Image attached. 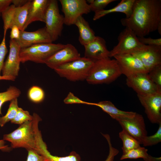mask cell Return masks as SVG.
Masks as SVG:
<instances>
[{"instance_id": "d590c367", "label": "cell", "mask_w": 161, "mask_h": 161, "mask_svg": "<svg viewBox=\"0 0 161 161\" xmlns=\"http://www.w3.org/2000/svg\"><path fill=\"white\" fill-rule=\"evenodd\" d=\"M27 151L28 154L26 161H44L43 157L35 150Z\"/></svg>"}, {"instance_id": "8fae6325", "label": "cell", "mask_w": 161, "mask_h": 161, "mask_svg": "<svg viewBox=\"0 0 161 161\" xmlns=\"http://www.w3.org/2000/svg\"><path fill=\"white\" fill-rule=\"evenodd\" d=\"M113 57L117 61L122 74L126 77L148 72L141 61L131 54L117 55Z\"/></svg>"}, {"instance_id": "52a82bcc", "label": "cell", "mask_w": 161, "mask_h": 161, "mask_svg": "<svg viewBox=\"0 0 161 161\" xmlns=\"http://www.w3.org/2000/svg\"><path fill=\"white\" fill-rule=\"evenodd\" d=\"M32 0L25 5L16 7L13 5H10L1 13L3 22L4 32H7L8 29L13 26L17 27L21 31L24 30Z\"/></svg>"}, {"instance_id": "8992f818", "label": "cell", "mask_w": 161, "mask_h": 161, "mask_svg": "<svg viewBox=\"0 0 161 161\" xmlns=\"http://www.w3.org/2000/svg\"><path fill=\"white\" fill-rule=\"evenodd\" d=\"M117 39V44L110 51V58L117 55L133 54L140 50L145 45L140 42L131 29L126 27L120 33Z\"/></svg>"}, {"instance_id": "b9f144b4", "label": "cell", "mask_w": 161, "mask_h": 161, "mask_svg": "<svg viewBox=\"0 0 161 161\" xmlns=\"http://www.w3.org/2000/svg\"><path fill=\"white\" fill-rule=\"evenodd\" d=\"M1 16V13L0 12V17Z\"/></svg>"}, {"instance_id": "44dd1931", "label": "cell", "mask_w": 161, "mask_h": 161, "mask_svg": "<svg viewBox=\"0 0 161 161\" xmlns=\"http://www.w3.org/2000/svg\"><path fill=\"white\" fill-rule=\"evenodd\" d=\"M90 105L97 106L117 121L123 119L134 117L136 112H127L117 109L111 101L105 100L97 103H90Z\"/></svg>"}, {"instance_id": "2e32d148", "label": "cell", "mask_w": 161, "mask_h": 161, "mask_svg": "<svg viewBox=\"0 0 161 161\" xmlns=\"http://www.w3.org/2000/svg\"><path fill=\"white\" fill-rule=\"evenodd\" d=\"M126 84L137 94L145 95L160 91L150 78L148 73H140L126 77Z\"/></svg>"}, {"instance_id": "e0dca14e", "label": "cell", "mask_w": 161, "mask_h": 161, "mask_svg": "<svg viewBox=\"0 0 161 161\" xmlns=\"http://www.w3.org/2000/svg\"><path fill=\"white\" fill-rule=\"evenodd\" d=\"M80 57V53L75 46L72 44H68L51 56L45 64L54 70L60 66Z\"/></svg>"}, {"instance_id": "ab89813d", "label": "cell", "mask_w": 161, "mask_h": 161, "mask_svg": "<svg viewBox=\"0 0 161 161\" xmlns=\"http://www.w3.org/2000/svg\"><path fill=\"white\" fill-rule=\"evenodd\" d=\"M0 150L5 151L10 150V148L5 145V142L3 140H0Z\"/></svg>"}, {"instance_id": "5b68a950", "label": "cell", "mask_w": 161, "mask_h": 161, "mask_svg": "<svg viewBox=\"0 0 161 161\" xmlns=\"http://www.w3.org/2000/svg\"><path fill=\"white\" fill-rule=\"evenodd\" d=\"M65 44L52 43H41L21 48L20 52L21 63L31 61L37 63L44 64L57 51L63 48Z\"/></svg>"}, {"instance_id": "3957f363", "label": "cell", "mask_w": 161, "mask_h": 161, "mask_svg": "<svg viewBox=\"0 0 161 161\" xmlns=\"http://www.w3.org/2000/svg\"><path fill=\"white\" fill-rule=\"evenodd\" d=\"M32 116V120L20 125L11 132L4 134L3 140L10 142L13 148H22L27 150H34L36 145L35 124L40 117L35 113Z\"/></svg>"}, {"instance_id": "5bb4252c", "label": "cell", "mask_w": 161, "mask_h": 161, "mask_svg": "<svg viewBox=\"0 0 161 161\" xmlns=\"http://www.w3.org/2000/svg\"><path fill=\"white\" fill-rule=\"evenodd\" d=\"M9 52L2 69V75L16 78L18 75L21 63L20 52L21 48L17 41L10 39Z\"/></svg>"}, {"instance_id": "603a6c76", "label": "cell", "mask_w": 161, "mask_h": 161, "mask_svg": "<svg viewBox=\"0 0 161 161\" xmlns=\"http://www.w3.org/2000/svg\"><path fill=\"white\" fill-rule=\"evenodd\" d=\"M74 25L79 30V41L82 45L84 46L92 41L95 38V33L90 27L88 22L83 16L79 17Z\"/></svg>"}, {"instance_id": "f546056e", "label": "cell", "mask_w": 161, "mask_h": 161, "mask_svg": "<svg viewBox=\"0 0 161 161\" xmlns=\"http://www.w3.org/2000/svg\"><path fill=\"white\" fill-rule=\"evenodd\" d=\"M159 127L157 132L154 134L147 136L143 140L141 144L144 146L155 145L161 141V123L159 124Z\"/></svg>"}, {"instance_id": "7a4b0ae2", "label": "cell", "mask_w": 161, "mask_h": 161, "mask_svg": "<svg viewBox=\"0 0 161 161\" xmlns=\"http://www.w3.org/2000/svg\"><path fill=\"white\" fill-rule=\"evenodd\" d=\"M116 60L107 58L95 62L86 80L92 84L108 83L121 75Z\"/></svg>"}, {"instance_id": "8d00e7d4", "label": "cell", "mask_w": 161, "mask_h": 161, "mask_svg": "<svg viewBox=\"0 0 161 161\" xmlns=\"http://www.w3.org/2000/svg\"><path fill=\"white\" fill-rule=\"evenodd\" d=\"M10 37L11 40H18L20 37L21 30L16 26H13L11 28Z\"/></svg>"}, {"instance_id": "277c9868", "label": "cell", "mask_w": 161, "mask_h": 161, "mask_svg": "<svg viewBox=\"0 0 161 161\" xmlns=\"http://www.w3.org/2000/svg\"><path fill=\"white\" fill-rule=\"evenodd\" d=\"M94 62L84 57L58 67L54 70L61 77L73 82L86 80Z\"/></svg>"}, {"instance_id": "9c48e42d", "label": "cell", "mask_w": 161, "mask_h": 161, "mask_svg": "<svg viewBox=\"0 0 161 161\" xmlns=\"http://www.w3.org/2000/svg\"><path fill=\"white\" fill-rule=\"evenodd\" d=\"M64 13V24H74L78 18L91 11L89 5L86 0H60Z\"/></svg>"}, {"instance_id": "4316f807", "label": "cell", "mask_w": 161, "mask_h": 161, "mask_svg": "<svg viewBox=\"0 0 161 161\" xmlns=\"http://www.w3.org/2000/svg\"><path fill=\"white\" fill-rule=\"evenodd\" d=\"M17 98L10 101L6 114L0 118V126H4L7 122L11 121L16 116L19 108Z\"/></svg>"}, {"instance_id": "d4e9b609", "label": "cell", "mask_w": 161, "mask_h": 161, "mask_svg": "<svg viewBox=\"0 0 161 161\" xmlns=\"http://www.w3.org/2000/svg\"><path fill=\"white\" fill-rule=\"evenodd\" d=\"M119 136L123 142V145L121 148L123 154L140 146V143L123 129L119 133Z\"/></svg>"}, {"instance_id": "83f0119b", "label": "cell", "mask_w": 161, "mask_h": 161, "mask_svg": "<svg viewBox=\"0 0 161 161\" xmlns=\"http://www.w3.org/2000/svg\"><path fill=\"white\" fill-rule=\"evenodd\" d=\"M27 95L28 98L31 101L35 103L43 101L45 97L43 90L36 86H33L29 89Z\"/></svg>"}, {"instance_id": "ffe728a7", "label": "cell", "mask_w": 161, "mask_h": 161, "mask_svg": "<svg viewBox=\"0 0 161 161\" xmlns=\"http://www.w3.org/2000/svg\"><path fill=\"white\" fill-rule=\"evenodd\" d=\"M49 1L50 0H32L24 30L33 22L39 21L44 22L45 14Z\"/></svg>"}, {"instance_id": "30bf717a", "label": "cell", "mask_w": 161, "mask_h": 161, "mask_svg": "<svg viewBox=\"0 0 161 161\" xmlns=\"http://www.w3.org/2000/svg\"><path fill=\"white\" fill-rule=\"evenodd\" d=\"M137 96L150 121L153 124L161 123V91Z\"/></svg>"}, {"instance_id": "74e56055", "label": "cell", "mask_w": 161, "mask_h": 161, "mask_svg": "<svg viewBox=\"0 0 161 161\" xmlns=\"http://www.w3.org/2000/svg\"><path fill=\"white\" fill-rule=\"evenodd\" d=\"M12 4V0H0V12L4 11Z\"/></svg>"}, {"instance_id": "d6986e66", "label": "cell", "mask_w": 161, "mask_h": 161, "mask_svg": "<svg viewBox=\"0 0 161 161\" xmlns=\"http://www.w3.org/2000/svg\"><path fill=\"white\" fill-rule=\"evenodd\" d=\"M84 57L95 62L109 58L110 51L107 48L106 41L103 38L96 36L91 42L84 46Z\"/></svg>"}, {"instance_id": "e575fe53", "label": "cell", "mask_w": 161, "mask_h": 161, "mask_svg": "<svg viewBox=\"0 0 161 161\" xmlns=\"http://www.w3.org/2000/svg\"><path fill=\"white\" fill-rule=\"evenodd\" d=\"M64 102L66 104H83L89 105V102L83 101L76 96L71 92H69L64 99Z\"/></svg>"}, {"instance_id": "4fadbf2b", "label": "cell", "mask_w": 161, "mask_h": 161, "mask_svg": "<svg viewBox=\"0 0 161 161\" xmlns=\"http://www.w3.org/2000/svg\"><path fill=\"white\" fill-rule=\"evenodd\" d=\"M123 129L136 139L141 144L144 137L147 136L145 125L143 117L136 113L131 118H126L117 121Z\"/></svg>"}, {"instance_id": "7402d4cb", "label": "cell", "mask_w": 161, "mask_h": 161, "mask_svg": "<svg viewBox=\"0 0 161 161\" xmlns=\"http://www.w3.org/2000/svg\"><path fill=\"white\" fill-rule=\"evenodd\" d=\"M135 0H122L115 7L108 10L103 9L95 13L93 19L96 21L108 14L113 13H124L126 18L129 17L132 12V8Z\"/></svg>"}, {"instance_id": "d6a6232c", "label": "cell", "mask_w": 161, "mask_h": 161, "mask_svg": "<svg viewBox=\"0 0 161 161\" xmlns=\"http://www.w3.org/2000/svg\"><path fill=\"white\" fill-rule=\"evenodd\" d=\"M6 33H4L3 38L0 44V75L4 62L5 56L8 50L6 43Z\"/></svg>"}, {"instance_id": "cb8c5ba5", "label": "cell", "mask_w": 161, "mask_h": 161, "mask_svg": "<svg viewBox=\"0 0 161 161\" xmlns=\"http://www.w3.org/2000/svg\"><path fill=\"white\" fill-rule=\"evenodd\" d=\"M148 150L140 146L131 150L123 154L120 158V160L126 159H137L141 158L145 161H161V157H156L148 154Z\"/></svg>"}, {"instance_id": "f1b7e54d", "label": "cell", "mask_w": 161, "mask_h": 161, "mask_svg": "<svg viewBox=\"0 0 161 161\" xmlns=\"http://www.w3.org/2000/svg\"><path fill=\"white\" fill-rule=\"evenodd\" d=\"M32 115L30 114L29 112L19 107L17 113L10 122L11 123L21 125L26 122L32 120Z\"/></svg>"}, {"instance_id": "ac0fdd59", "label": "cell", "mask_w": 161, "mask_h": 161, "mask_svg": "<svg viewBox=\"0 0 161 161\" xmlns=\"http://www.w3.org/2000/svg\"><path fill=\"white\" fill-rule=\"evenodd\" d=\"M16 40L21 49L37 44L52 42L45 27L32 32L21 31L20 38Z\"/></svg>"}, {"instance_id": "6da1fadb", "label": "cell", "mask_w": 161, "mask_h": 161, "mask_svg": "<svg viewBox=\"0 0 161 161\" xmlns=\"http://www.w3.org/2000/svg\"><path fill=\"white\" fill-rule=\"evenodd\" d=\"M120 21L137 37L148 35L157 30L161 23V0H135L131 15L121 18Z\"/></svg>"}, {"instance_id": "836d02e7", "label": "cell", "mask_w": 161, "mask_h": 161, "mask_svg": "<svg viewBox=\"0 0 161 161\" xmlns=\"http://www.w3.org/2000/svg\"><path fill=\"white\" fill-rule=\"evenodd\" d=\"M139 40L142 44L151 46H161V38H152L151 37H138Z\"/></svg>"}, {"instance_id": "7c38bea8", "label": "cell", "mask_w": 161, "mask_h": 161, "mask_svg": "<svg viewBox=\"0 0 161 161\" xmlns=\"http://www.w3.org/2000/svg\"><path fill=\"white\" fill-rule=\"evenodd\" d=\"M35 150L43 157L44 161H80V157L75 151H72L66 156L59 157L51 154L47 149L46 143L42 140L37 142ZM118 152L116 149L110 148L108 156L104 161H114L115 157L118 154Z\"/></svg>"}, {"instance_id": "60d3db41", "label": "cell", "mask_w": 161, "mask_h": 161, "mask_svg": "<svg viewBox=\"0 0 161 161\" xmlns=\"http://www.w3.org/2000/svg\"><path fill=\"white\" fill-rule=\"evenodd\" d=\"M16 79V78L10 77V76H6L3 75H0V80H9L11 81H14Z\"/></svg>"}, {"instance_id": "4dcf8cb0", "label": "cell", "mask_w": 161, "mask_h": 161, "mask_svg": "<svg viewBox=\"0 0 161 161\" xmlns=\"http://www.w3.org/2000/svg\"><path fill=\"white\" fill-rule=\"evenodd\" d=\"M116 0H88L91 11L95 13L104 9V8L111 3Z\"/></svg>"}, {"instance_id": "9a60e30c", "label": "cell", "mask_w": 161, "mask_h": 161, "mask_svg": "<svg viewBox=\"0 0 161 161\" xmlns=\"http://www.w3.org/2000/svg\"><path fill=\"white\" fill-rule=\"evenodd\" d=\"M132 54L141 61L148 72L161 66V46L145 45L140 50Z\"/></svg>"}, {"instance_id": "ba28073f", "label": "cell", "mask_w": 161, "mask_h": 161, "mask_svg": "<svg viewBox=\"0 0 161 161\" xmlns=\"http://www.w3.org/2000/svg\"><path fill=\"white\" fill-rule=\"evenodd\" d=\"M44 23L52 42L57 40L61 35L64 24V16L60 13L57 0H50Z\"/></svg>"}, {"instance_id": "484cf974", "label": "cell", "mask_w": 161, "mask_h": 161, "mask_svg": "<svg viewBox=\"0 0 161 161\" xmlns=\"http://www.w3.org/2000/svg\"><path fill=\"white\" fill-rule=\"evenodd\" d=\"M21 94L19 89L16 87L10 86L7 90L4 92H0V118L2 114L1 108L3 104L8 101H11L18 97Z\"/></svg>"}, {"instance_id": "f35d334b", "label": "cell", "mask_w": 161, "mask_h": 161, "mask_svg": "<svg viewBox=\"0 0 161 161\" xmlns=\"http://www.w3.org/2000/svg\"><path fill=\"white\" fill-rule=\"evenodd\" d=\"M29 0H12V4L16 7L23 6Z\"/></svg>"}, {"instance_id": "1f68e13d", "label": "cell", "mask_w": 161, "mask_h": 161, "mask_svg": "<svg viewBox=\"0 0 161 161\" xmlns=\"http://www.w3.org/2000/svg\"><path fill=\"white\" fill-rule=\"evenodd\" d=\"M148 74L158 89L161 90V66L154 68L148 73Z\"/></svg>"}]
</instances>
